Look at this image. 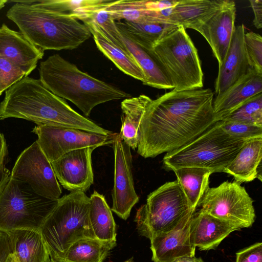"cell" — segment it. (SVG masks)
Listing matches in <instances>:
<instances>
[{
    "mask_svg": "<svg viewBox=\"0 0 262 262\" xmlns=\"http://www.w3.org/2000/svg\"><path fill=\"white\" fill-rule=\"evenodd\" d=\"M210 89L172 91L152 100L141 120L137 152L154 158L191 142L215 122Z\"/></svg>",
    "mask_w": 262,
    "mask_h": 262,
    "instance_id": "6da1fadb",
    "label": "cell"
},
{
    "mask_svg": "<svg viewBox=\"0 0 262 262\" xmlns=\"http://www.w3.org/2000/svg\"><path fill=\"white\" fill-rule=\"evenodd\" d=\"M11 118L32 121L37 125L74 128L105 135L114 133L76 112L39 79L29 76L5 91L0 103V120Z\"/></svg>",
    "mask_w": 262,
    "mask_h": 262,
    "instance_id": "7a4b0ae2",
    "label": "cell"
},
{
    "mask_svg": "<svg viewBox=\"0 0 262 262\" xmlns=\"http://www.w3.org/2000/svg\"><path fill=\"white\" fill-rule=\"evenodd\" d=\"M39 74L47 89L71 101L86 117L99 104L131 97L129 94L81 71L57 54L40 62Z\"/></svg>",
    "mask_w": 262,
    "mask_h": 262,
    "instance_id": "3957f363",
    "label": "cell"
},
{
    "mask_svg": "<svg viewBox=\"0 0 262 262\" xmlns=\"http://www.w3.org/2000/svg\"><path fill=\"white\" fill-rule=\"evenodd\" d=\"M6 16L33 45L45 50H73L92 34L83 23L69 14L16 1Z\"/></svg>",
    "mask_w": 262,
    "mask_h": 262,
    "instance_id": "277c9868",
    "label": "cell"
},
{
    "mask_svg": "<svg viewBox=\"0 0 262 262\" xmlns=\"http://www.w3.org/2000/svg\"><path fill=\"white\" fill-rule=\"evenodd\" d=\"M89 205L90 198L81 191H71L58 199L40 229L51 259L63 262L74 242L96 237L89 220Z\"/></svg>",
    "mask_w": 262,
    "mask_h": 262,
    "instance_id": "5b68a950",
    "label": "cell"
},
{
    "mask_svg": "<svg viewBox=\"0 0 262 262\" xmlns=\"http://www.w3.org/2000/svg\"><path fill=\"white\" fill-rule=\"evenodd\" d=\"M245 142L228 134L217 121L191 142L167 152L162 166L168 171L194 167L206 169L212 173L224 172Z\"/></svg>",
    "mask_w": 262,
    "mask_h": 262,
    "instance_id": "8992f818",
    "label": "cell"
},
{
    "mask_svg": "<svg viewBox=\"0 0 262 262\" xmlns=\"http://www.w3.org/2000/svg\"><path fill=\"white\" fill-rule=\"evenodd\" d=\"M176 91L202 88L203 73L198 50L182 26L157 42L148 52Z\"/></svg>",
    "mask_w": 262,
    "mask_h": 262,
    "instance_id": "52a82bcc",
    "label": "cell"
},
{
    "mask_svg": "<svg viewBox=\"0 0 262 262\" xmlns=\"http://www.w3.org/2000/svg\"><path fill=\"white\" fill-rule=\"evenodd\" d=\"M177 181L166 182L151 192L137 210L134 221L139 234L150 239L167 233L194 212Z\"/></svg>",
    "mask_w": 262,
    "mask_h": 262,
    "instance_id": "ba28073f",
    "label": "cell"
},
{
    "mask_svg": "<svg viewBox=\"0 0 262 262\" xmlns=\"http://www.w3.org/2000/svg\"><path fill=\"white\" fill-rule=\"evenodd\" d=\"M58 200L40 196L10 177L0 192V231H39Z\"/></svg>",
    "mask_w": 262,
    "mask_h": 262,
    "instance_id": "9c48e42d",
    "label": "cell"
},
{
    "mask_svg": "<svg viewBox=\"0 0 262 262\" xmlns=\"http://www.w3.org/2000/svg\"><path fill=\"white\" fill-rule=\"evenodd\" d=\"M253 203V200L241 184L225 181L216 187H209L199 206L205 213L248 228L255 219Z\"/></svg>",
    "mask_w": 262,
    "mask_h": 262,
    "instance_id": "30bf717a",
    "label": "cell"
},
{
    "mask_svg": "<svg viewBox=\"0 0 262 262\" xmlns=\"http://www.w3.org/2000/svg\"><path fill=\"white\" fill-rule=\"evenodd\" d=\"M10 177L27 184L38 195L57 200L62 193L51 163L36 140L17 157Z\"/></svg>",
    "mask_w": 262,
    "mask_h": 262,
    "instance_id": "8fae6325",
    "label": "cell"
},
{
    "mask_svg": "<svg viewBox=\"0 0 262 262\" xmlns=\"http://www.w3.org/2000/svg\"><path fill=\"white\" fill-rule=\"evenodd\" d=\"M41 150L51 163L78 149L112 144L118 134L105 135L74 128L36 125L32 131Z\"/></svg>",
    "mask_w": 262,
    "mask_h": 262,
    "instance_id": "7c38bea8",
    "label": "cell"
},
{
    "mask_svg": "<svg viewBox=\"0 0 262 262\" xmlns=\"http://www.w3.org/2000/svg\"><path fill=\"white\" fill-rule=\"evenodd\" d=\"M114 184L112 191L111 210L126 220L139 201L133 177V159L130 148L120 138L119 134L114 141Z\"/></svg>",
    "mask_w": 262,
    "mask_h": 262,
    "instance_id": "4fadbf2b",
    "label": "cell"
},
{
    "mask_svg": "<svg viewBox=\"0 0 262 262\" xmlns=\"http://www.w3.org/2000/svg\"><path fill=\"white\" fill-rule=\"evenodd\" d=\"M95 147L67 152L51 165L59 183L70 192H86L93 184L92 154Z\"/></svg>",
    "mask_w": 262,
    "mask_h": 262,
    "instance_id": "5bb4252c",
    "label": "cell"
},
{
    "mask_svg": "<svg viewBox=\"0 0 262 262\" xmlns=\"http://www.w3.org/2000/svg\"><path fill=\"white\" fill-rule=\"evenodd\" d=\"M235 2L226 0L218 10L193 29L205 38L219 65L223 62L230 47L235 29Z\"/></svg>",
    "mask_w": 262,
    "mask_h": 262,
    "instance_id": "9a60e30c",
    "label": "cell"
},
{
    "mask_svg": "<svg viewBox=\"0 0 262 262\" xmlns=\"http://www.w3.org/2000/svg\"><path fill=\"white\" fill-rule=\"evenodd\" d=\"M245 32L243 24L235 27L227 55L219 65L214 85L216 96L221 95L252 69L249 66L245 47Z\"/></svg>",
    "mask_w": 262,
    "mask_h": 262,
    "instance_id": "2e32d148",
    "label": "cell"
},
{
    "mask_svg": "<svg viewBox=\"0 0 262 262\" xmlns=\"http://www.w3.org/2000/svg\"><path fill=\"white\" fill-rule=\"evenodd\" d=\"M192 216L173 230L150 239L154 262H173L181 258L194 256L196 248L191 242L190 234Z\"/></svg>",
    "mask_w": 262,
    "mask_h": 262,
    "instance_id": "e0dca14e",
    "label": "cell"
},
{
    "mask_svg": "<svg viewBox=\"0 0 262 262\" xmlns=\"http://www.w3.org/2000/svg\"><path fill=\"white\" fill-rule=\"evenodd\" d=\"M243 227L236 223L220 219L200 210L193 214L190 224V239L201 251L214 249L231 232Z\"/></svg>",
    "mask_w": 262,
    "mask_h": 262,
    "instance_id": "ac0fdd59",
    "label": "cell"
},
{
    "mask_svg": "<svg viewBox=\"0 0 262 262\" xmlns=\"http://www.w3.org/2000/svg\"><path fill=\"white\" fill-rule=\"evenodd\" d=\"M0 54L15 63L28 76L42 58L44 51L31 43L20 32L3 24L0 27Z\"/></svg>",
    "mask_w": 262,
    "mask_h": 262,
    "instance_id": "d6986e66",
    "label": "cell"
},
{
    "mask_svg": "<svg viewBox=\"0 0 262 262\" xmlns=\"http://www.w3.org/2000/svg\"><path fill=\"white\" fill-rule=\"evenodd\" d=\"M262 93V74L251 69L213 102L214 114L222 120L255 95Z\"/></svg>",
    "mask_w": 262,
    "mask_h": 262,
    "instance_id": "ffe728a7",
    "label": "cell"
},
{
    "mask_svg": "<svg viewBox=\"0 0 262 262\" xmlns=\"http://www.w3.org/2000/svg\"><path fill=\"white\" fill-rule=\"evenodd\" d=\"M12 251L11 262H49L51 258L39 231L17 229L6 232Z\"/></svg>",
    "mask_w": 262,
    "mask_h": 262,
    "instance_id": "44dd1931",
    "label": "cell"
},
{
    "mask_svg": "<svg viewBox=\"0 0 262 262\" xmlns=\"http://www.w3.org/2000/svg\"><path fill=\"white\" fill-rule=\"evenodd\" d=\"M262 137L246 141L231 162L225 168L224 172L234 178L239 184L257 178L261 181V159Z\"/></svg>",
    "mask_w": 262,
    "mask_h": 262,
    "instance_id": "7402d4cb",
    "label": "cell"
},
{
    "mask_svg": "<svg viewBox=\"0 0 262 262\" xmlns=\"http://www.w3.org/2000/svg\"><path fill=\"white\" fill-rule=\"evenodd\" d=\"M89 29L98 50L125 74L140 80H145L144 73L132 55L112 42L100 27L92 21L82 23Z\"/></svg>",
    "mask_w": 262,
    "mask_h": 262,
    "instance_id": "603a6c76",
    "label": "cell"
},
{
    "mask_svg": "<svg viewBox=\"0 0 262 262\" xmlns=\"http://www.w3.org/2000/svg\"><path fill=\"white\" fill-rule=\"evenodd\" d=\"M226 0L178 1L172 8L169 23L184 29H194L205 22Z\"/></svg>",
    "mask_w": 262,
    "mask_h": 262,
    "instance_id": "cb8c5ba5",
    "label": "cell"
},
{
    "mask_svg": "<svg viewBox=\"0 0 262 262\" xmlns=\"http://www.w3.org/2000/svg\"><path fill=\"white\" fill-rule=\"evenodd\" d=\"M116 25L122 35L147 52L178 27L162 22L136 23L124 20L116 21Z\"/></svg>",
    "mask_w": 262,
    "mask_h": 262,
    "instance_id": "d4e9b609",
    "label": "cell"
},
{
    "mask_svg": "<svg viewBox=\"0 0 262 262\" xmlns=\"http://www.w3.org/2000/svg\"><path fill=\"white\" fill-rule=\"evenodd\" d=\"M151 101L147 96L141 95L125 99L121 103V127L119 136L134 150L137 147L138 129L141 120Z\"/></svg>",
    "mask_w": 262,
    "mask_h": 262,
    "instance_id": "484cf974",
    "label": "cell"
},
{
    "mask_svg": "<svg viewBox=\"0 0 262 262\" xmlns=\"http://www.w3.org/2000/svg\"><path fill=\"white\" fill-rule=\"evenodd\" d=\"M27 4L57 12L69 14L84 22L102 9L113 5V0H37L25 1Z\"/></svg>",
    "mask_w": 262,
    "mask_h": 262,
    "instance_id": "4316f807",
    "label": "cell"
},
{
    "mask_svg": "<svg viewBox=\"0 0 262 262\" xmlns=\"http://www.w3.org/2000/svg\"><path fill=\"white\" fill-rule=\"evenodd\" d=\"M89 217L94 235L98 239L116 242V224L105 197L94 191L90 197Z\"/></svg>",
    "mask_w": 262,
    "mask_h": 262,
    "instance_id": "83f0119b",
    "label": "cell"
},
{
    "mask_svg": "<svg viewBox=\"0 0 262 262\" xmlns=\"http://www.w3.org/2000/svg\"><path fill=\"white\" fill-rule=\"evenodd\" d=\"M173 171L192 209L195 210L209 187L212 173L206 169L194 167H182Z\"/></svg>",
    "mask_w": 262,
    "mask_h": 262,
    "instance_id": "f1b7e54d",
    "label": "cell"
},
{
    "mask_svg": "<svg viewBox=\"0 0 262 262\" xmlns=\"http://www.w3.org/2000/svg\"><path fill=\"white\" fill-rule=\"evenodd\" d=\"M116 244L96 237L80 239L69 247L63 262H103Z\"/></svg>",
    "mask_w": 262,
    "mask_h": 262,
    "instance_id": "f546056e",
    "label": "cell"
},
{
    "mask_svg": "<svg viewBox=\"0 0 262 262\" xmlns=\"http://www.w3.org/2000/svg\"><path fill=\"white\" fill-rule=\"evenodd\" d=\"M122 38L127 50L136 60L144 73L145 80L143 84L159 89H173L158 64L148 52L123 35Z\"/></svg>",
    "mask_w": 262,
    "mask_h": 262,
    "instance_id": "4dcf8cb0",
    "label": "cell"
},
{
    "mask_svg": "<svg viewBox=\"0 0 262 262\" xmlns=\"http://www.w3.org/2000/svg\"><path fill=\"white\" fill-rule=\"evenodd\" d=\"M222 120L262 127V93L255 95Z\"/></svg>",
    "mask_w": 262,
    "mask_h": 262,
    "instance_id": "1f68e13d",
    "label": "cell"
},
{
    "mask_svg": "<svg viewBox=\"0 0 262 262\" xmlns=\"http://www.w3.org/2000/svg\"><path fill=\"white\" fill-rule=\"evenodd\" d=\"M106 9L96 12L85 21H92L96 24L112 42L123 50L128 51L122 40V35L117 27L116 21Z\"/></svg>",
    "mask_w": 262,
    "mask_h": 262,
    "instance_id": "d6a6232c",
    "label": "cell"
},
{
    "mask_svg": "<svg viewBox=\"0 0 262 262\" xmlns=\"http://www.w3.org/2000/svg\"><path fill=\"white\" fill-rule=\"evenodd\" d=\"M244 44L250 67L262 74V37L252 31L245 32Z\"/></svg>",
    "mask_w": 262,
    "mask_h": 262,
    "instance_id": "836d02e7",
    "label": "cell"
},
{
    "mask_svg": "<svg viewBox=\"0 0 262 262\" xmlns=\"http://www.w3.org/2000/svg\"><path fill=\"white\" fill-rule=\"evenodd\" d=\"M219 124L223 130L236 139L246 141L262 137V127L228 120L219 121Z\"/></svg>",
    "mask_w": 262,
    "mask_h": 262,
    "instance_id": "e575fe53",
    "label": "cell"
},
{
    "mask_svg": "<svg viewBox=\"0 0 262 262\" xmlns=\"http://www.w3.org/2000/svg\"><path fill=\"white\" fill-rule=\"evenodd\" d=\"M26 76L17 65L0 54V85L4 91Z\"/></svg>",
    "mask_w": 262,
    "mask_h": 262,
    "instance_id": "d590c367",
    "label": "cell"
},
{
    "mask_svg": "<svg viewBox=\"0 0 262 262\" xmlns=\"http://www.w3.org/2000/svg\"><path fill=\"white\" fill-rule=\"evenodd\" d=\"M8 149L4 135L0 133V192L10 177L11 172L7 168Z\"/></svg>",
    "mask_w": 262,
    "mask_h": 262,
    "instance_id": "8d00e7d4",
    "label": "cell"
},
{
    "mask_svg": "<svg viewBox=\"0 0 262 262\" xmlns=\"http://www.w3.org/2000/svg\"><path fill=\"white\" fill-rule=\"evenodd\" d=\"M235 262H262V243H256L237 252Z\"/></svg>",
    "mask_w": 262,
    "mask_h": 262,
    "instance_id": "74e56055",
    "label": "cell"
},
{
    "mask_svg": "<svg viewBox=\"0 0 262 262\" xmlns=\"http://www.w3.org/2000/svg\"><path fill=\"white\" fill-rule=\"evenodd\" d=\"M12 251L8 234L0 231V262H11Z\"/></svg>",
    "mask_w": 262,
    "mask_h": 262,
    "instance_id": "f35d334b",
    "label": "cell"
},
{
    "mask_svg": "<svg viewBox=\"0 0 262 262\" xmlns=\"http://www.w3.org/2000/svg\"><path fill=\"white\" fill-rule=\"evenodd\" d=\"M254 17L253 24L257 29L262 28V0H250Z\"/></svg>",
    "mask_w": 262,
    "mask_h": 262,
    "instance_id": "ab89813d",
    "label": "cell"
},
{
    "mask_svg": "<svg viewBox=\"0 0 262 262\" xmlns=\"http://www.w3.org/2000/svg\"><path fill=\"white\" fill-rule=\"evenodd\" d=\"M173 262H204V261L201 258H196L193 256L181 258Z\"/></svg>",
    "mask_w": 262,
    "mask_h": 262,
    "instance_id": "60d3db41",
    "label": "cell"
},
{
    "mask_svg": "<svg viewBox=\"0 0 262 262\" xmlns=\"http://www.w3.org/2000/svg\"><path fill=\"white\" fill-rule=\"evenodd\" d=\"M8 1L6 0H0V10L3 9L5 6L6 3Z\"/></svg>",
    "mask_w": 262,
    "mask_h": 262,
    "instance_id": "b9f144b4",
    "label": "cell"
},
{
    "mask_svg": "<svg viewBox=\"0 0 262 262\" xmlns=\"http://www.w3.org/2000/svg\"><path fill=\"white\" fill-rule=\"evenodd\" d=\"M4 92V91L3 90V89H2V88L1 87V85H0V95H2V94Z\"/></svg>",
    "mask_w": 262,
    "mask_h": 262,
    "instance_id": "7bdbcfd3",
    "label": "cell"
},
{
    "mask_svg": "<svg viewBox=\"0 0 262 262\" xmlns=\"http://www.w3.org/2000/svg\"><path fill=\"white\" fill-rule=\"evenodd\" d=\"M49 262H57V261H55V260H53L51 258V259H50Z\"/></svg>",
    "mask_w": 262,
    "mask_h": 262,
    "instance_id": "ee69618b",
    "label": "cell"
},
{
    "mask_svg": "<svg viewBox=\"0 0 262 262\" xmlns=\"http://www.w3.org/2000/svg\"><path fill=\"white\" fill-rule=\"evenodd\" d=\"M125 262H130V261H125Z\"/></svg>",
    "mask_w": 262,
    "mask_h": 262,
    "instance_id": "f6af8a7d",
    "label": "cell"
}]
</instances>
